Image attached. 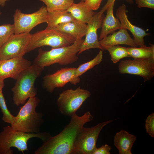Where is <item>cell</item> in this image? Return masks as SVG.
<instances>
[{"instance_id":"1","label":"cell","mask_w":154,"mask_h":154,"mask_svg":"<svg viewBox=\"0 0 154 154\" xmlns=\"http://www.w3.org/2000/svg\"><path fill=\"white\" fill-rule=\"evenodd\" d=\"M70 121L58 134L50 136L42 146L35 151V154H72L77 137L86 123L92 120L93 116L89 112L79 116L76 113Z\"/></svg>"},{"instance_id":"2","label":"cell","mask_w":154,"mask_h":154,"mask_svg":"<svg viewBox=\"0 0 154 154\" xmlns=\"http://www.w3.org/2000/svg\"><path fill=\"white\" fill-rule=\"evenodd\" d=\"M83 40L82 39L77 38L71 45L52 48L48 51L40 48L33 64L44 68L56 63L63 65L73 64L78 59V54Z\"/></svg>"},{"instance_id":"3","label":"cell","mask_w":154,"mask_h":154,"mask_svg":"<svg viewBox=\"0 0 154 154\" xmlns=\"http://www.w3.org/2000/svg\"><path fill=\"white\" fill-rule=\"evenodd\" d=\"M40 102V100L36 96L29 98L15 116L14 122L11 125L12 127L27 133L40 132V127L44 122L43 114L36 111Z\"/></svg>"},{"instance_id":"4","label":"cell","mask_w":154,"mask_h":154,"mask_svg":"<svg viewBox=\"0 0 154 154\" xmlns=\"http://www.w3.org/2000/svg\"><path fill=\"white\" fill-rule=\"evenodd\" d=\"M51 135L47 132L38 133H27L14 129L11 126L4 127L0 132V154H13L11 149L15 147L23 154L28 151L27 143L31 138L37 137L43 142Z\"/></svg>"},{"instance_id":"5","label":"cell","mask_w":154,"mask_h":154,"mask_svg":"<svg viewBox=\"0 0 154 154\" xmlns=\"http://www.w3.org/2000/svg\"><path fill=\"white\" fill-rule=\"evenodd\" d=\"M44 69L32 64L21 73L11 89L13 100L16 106L24 104L28 98L36 96L37 90L34 86L35 83Z\"/></svg>"},{"instance_id":"6","label":"cell","mask_w":154,"mask_h":154,"mask_svg":"<svg viewBox=\"0 0 154 154\" xmlns=\"http://www.w3.org/2000/svg\"><path fill=\"white\" fill-rule=\"evenodd\" d=\"M76 40L73 36L55 28L47 27L45 29L32 34L26 53L43 46H49L52 48L68 46L73 43Z\"/></svg>"},{"instance_id":"7","label":"cell","mask_w":154,"mask_h":154,"mask_svg":"<svg viewBox=\"0 0 154 154\" xmlns=\"http://www.w3.org/2000/svg\"><path fill=\"white\" fill-rule=\"evenodd\" d=\"M91 95L89 90L82 89L80 86L75 90H64L59 94L57 99L58 110L61 114L71 117Z\"/></svg>"},{"instance_id":"8","label":"cell","mask_w":154,"mask_h":154,"mask_svg":"<svg viewBox=\"0 0 154 154\" xmlns=\"http://www.w3.org/2000/svg\"><path fill=\"white\" fill-rule=\"evenodd\" d=\"M116 119L102 122L90 128L83 126L76 140L72 154H93L97 148L96 142L102 129Z\"/></svg>"},{"instance_id":"9","label":"cell","mask_w":154,"mask_h":154,"mask_svg":"<svg viewBox=\"0 0 154 154\" xmlns=\"http://www.w3.org/2000/svg\"><path fill=\"white\" fill-rule=\"evenodd\" d=\"M47 13L46 7L44 6L30 14L23 13L16 9L13 16L14 34L30 33L37 25L46 23Z\"/></svg>"},{"instance_id":"10","label":"cell","mask_w":154,"mask_h":154,"mask_svg":"<svg viewBox=\"0 0 154 154\" xmlns=\"http://www.w3.org/2000/svg\"><path fill=\"white\" fill-rule=\"evenodd\" d=\"M121 74H129L142 77L144 82L150 80L154 76V57L134 58L121 61L118 66Z\"/></svg>"},{"instance_id":"11","label":"cell","mask_w":154,"mask_h":154,"mask_svg":"<svg viewBox=\"0 0 154 154\" xmlns=\"http://www.w3.org/2000/svg\"><path fill=\"white\" fill-rule=\"evenodd\" d=\"M31 36L30 33L12 35L0 48V60L23 57Z\"/></svg>"},{"instance_id":"12","label":"cell","mask_w":154,"mask_h":154,"mask_svg":"<svg viewBox=\"0 0 154 154\" xmlns=\"http://www.w3.org/2000/svg\"><path fill=\"white\" fill-rule=\"evenodd\" d=\"M76 68H62L52 74H47L43 76L42 87L50 93H52L56 88H62L67 83L75 85L74 77Z\"/></svg>"},{"instance_id":"13","label":"cell","mask_w":154,"mask_h":154,"mask_svg":"<svg viewBox=\"0 0 154 154\" xmlns=\"http://www.w3.org/2000/svg\"><path fill=\"white\" fill-rule=\"evenodd\" d=\"M103 13L100 11L95 13L87 23L85 38L81 44L78 55L90 49L96 48L103 50L97 35V31L101 27L102 20L104 17Z\"/></svg>"},{"instance_id":"14","label":"cell","mask_w":154,"mask_h":154,"mask_svg":"<svg viewBox=\"0 0 154 154\" xmlns=\"http://www.w3.org/2000/svg\"><path fill=\"white\" fill-rule=\"evenodd\" d=\"M32 64L30 61L23 57L0 60V79L11 78L16 80L21 73Z\"/></svg>"},{"instance_id":"15","label":"cell","mask_w":154,"mask_h":154,"mask_svg":"<svg viewBox=\"0 0 154 154\" xmlns=\"http://www.w3.org/2000/svg\"><path fill=\"white\" fill-rule=\"evenodd\" d=\"M126 12V6L124 4L119 6L116 10V16L119 20L121 26L128 29L132 34L134 42L137 46H145L144 37L149 35V34L142 28L131 24L128 18Z\"/></svg>"},{"instance_id":"16","label":"cell","mask_w":154,"mask_h":154,"mask_svg":"<svg viewBox=\"0 0 154 154\" xmlns=\"http://www.w3.org/2000/svg\"><path fill=\"white\" fill-rule=\"evenodd\" d=\"M119 30V31L107 35L99 41L102 48L104 46L120 44L126 45L132 47H137L133 39L130 36L127 29L121 26V28Z\"/></svg>"},{"instance_id":"17","label":"cell","mask_w":154,"mask_h":154,"mask_svg":"<svg viewBox=\"0 0 154 154\" xmlns=\"http://www.w3.org/2000/svg\"><path fill=\"white\" fill-rule=\"evenodd\" d=\"M114 3H113L107 8L106 15L103 19L101 27L102 29L98 40H101L110 34H112L121 27L120 22L117 18L113 14Z\"/></svg>"},{"instance_id":"18","label":"cell","mask_w":154,"mask_h":154,"mask_svg":"<svg viewBox=\"0 0 154 154\" xmlns=\"http://www.w3.org/2000/svg\"><path fill=\"white\" fill-rule=\"evenodd\" d=\"M136 140L135 135L122 130L114 135V143L119 154H132L131 150Z\"/></svg>"},{"instance_id":"19","label":"cell","mask_w":154,"mask_h":154,"mask_svg":"<svg viewBox=\"0 0 154 154\" xmlns=\"http://www.w3.org/2000/svg\"><path fill=\"white\" fill-rule=\"evenodd\" d=\"M55 28L60 31L73 36L76 39H82L85 36L87 25L76 20L60 24Z\"/></svg>"},{"instance_id":"20","label":"cell","mask_w":154,"mask_h":154,"mask_svg":"<svg viewBox=\"0 0 154 154\" xmlns=\"http://www.w3.org/2000/svg\"><path fill=\"white\" fill-rule=\"evenodd\" d=\"M66 11L75 19L86 24L89 22L95 13L82 1L78 3H73Z\"/></svg>"},{"instance_id":"21","label":"cell","mask_w":154,"mask_h":154,"mask_svg":"<svg viewBox=\"0 0 154 154\" xmlns=\"http://www.w3.org/2000/svg\"><path fill=\"white\" fill-rule=\"evenodd\" d=\"M76 20L66 11H48L46 17L47 27L56 28L58 25Z\"/></svg>"},{"instance_id":"22","label":"cell","mask_w":154,"mask_h":154,"mask_svg":"<svg viewBox=\"0 0 154 154\" xmlns=\"http://www.w3.org/2000/svg\"><path fill=\"white\" fill-rule=\"evenodd\" d=\"M103 56V51L101 50L97 55L92 60L80 65L76 68L74 79L75 85L80 82V76L95 66L100 64L102 62Z\"/></svg>"},{"instance_id":"23","label":"cell","mask_w":154,"mask_h":154,"mask_svg":"<svg viewBox=\"0 0 154 154\" xmlns=\"http://www.w3.org/2000/svg\"><path fill=\"white\" fill-rule=\"evenodd\" d=\"M127 50L129 57L133 58L154 57V45L153 44L149 46L127 47Z\"/></svg>"},{"instance_id":"24","label":"cell","mask_w":154,"mask_h":154,"mask_svg":"<svg viewBox=\"0 0 154 154\" xmlns=\"http://www.w3.org/2000/svg\"><path fill=\"white\" fill-rule=\"evenodd\" d=\"M46 5L48 12L66 11L74 3V0H39Z\"/></svg>"},{"instance_id":"25","label":"cell","mask_w":154,"mask_h":154,"mask_svg":"<svg viewBox=\"0 0 154 154\" xmlns=\"http://www.w3.org/2000/svg\"><path fill=\"white\" fill-rule=\"evenodd\" d=\"M103 50H107L111 56V60L114 63H116L124 58L129 57L127 48L119 46L114 45L102 47Z\"/></svg>"},{"instance_id":"26","label":"cell","mask_w":154,"mask_h":154,"mask_svg":"<svg viewBox=\"0 0 154 154\" xmlns=\"http://www.w3.org/2000/svg\"><path fill=\"white\" fill-rule=\"evenodd\" d=\"M0 108L3 114V121L11 125L14 122L15 116L11 114L7 108L2 90L0 91Z\"/></svg>"},{"instance_id":"27","label":"cell","mask_w":154,"mask_h":154,"mask_svg":"<svg viewBox=\"0 0 154 154\" xmlns=\"http://www.w3.org/2000/svg\"><path fill=\"white\" fill-rule=\"evenodd\" d=\"M14 34L13 24L0 25V48L12 35Z\"/></svg>"},{"instance_id":"28","label":"cell","mask_w":154,"mask_h":154,"mask_svg":"<svg viewBox=\"0 0 154 154\" xmlns=\"http://www.w3.org/2000/svg\"><path fill=\"white\" fill-rule=\"evenodd\" d=\"M145 128L147 133L151 137H154V113H152L147 117Z\"/></svg>"},{"instance_id":"29","label":"cell","mask_w":154,"mask_h":154,"mask_svg":"<svg viewBox=\"0 0 154 154\" xmlns=\"http://www.w3.org/2000/svg\"><path fill=\"white\" fill-rule=\"evenodd\" d=\"M137 7L139 8H148L154 9V0H136Z\"/></svg>"},{"instance_id":"30","label":"cell","mask_w":154,"mask_h":154,"mask_svg":"<svg viewBox=\"0 0 154 154\" xmlns=\"http://www.w3.org/2000/svg\"><path fill=\"white\" fill-rule=\"evenodd\" d=\"M102 0H85L87 6L92 10H96L99 7Z\"/></svg>"},{"instance_id":"31","label":"cell","mask_w":154,"mask_h":154,"mask_svg":"<svg viewBox=\"0 0 154 154\" xmlns=\"http://www.w3.org/2000/svg\"><path fill=\"white\" fill-rule=\"evenodd\" d=\"M111 147L106 144L98 148H96L93 154H110Z\"/></svg>"},{"instance_id":"32","label":"cell","mask_w":154,"mask_h":154,"mask_svg":"<svg viewBox=\"0 0 154 154\" xmlns=\"http://www.w3.org/2000/svg\"><path fill=\"white\" fill-rule=\"evenodd\" d=\"M116 0H108L107 2L105 5L102 8L100 11L104 13L106 11L108 7L113 3H115ZM129 4L133 3V0H125Z\"/></svg>"},{"instance_id":"33","label":"cell","mask_w":154,"mask_h":154,"mask_svg":"<svg viewBox=\"0 0 154 154\" xmlns=\"http://www.w3.org/2000/svg\"><path fill=\"white\" fill-rule=\"evenodd\" d=\"M5 86L4 80L0 79V91L2 90V89Z\"/></svg>"},{"instance_id":"34","label":"cell","mask_w":154,"mask_h":154,"mask_svg":"<svg viewBox=\"0 0 154 154\" xmlns=\"http://www.w3.org/2000/svg\"><path fill=\"white\" fill-rule=\"evenodd\" d=\"M9 0H0V6L2 7H4L5 5L6 2Z\"/></svg>"},{"instance_id":"35","label":"cell","mask_w":154,"mask_h":154,"mask_svg":"<svg viewBox=\"0 0 154 154\" xmlns=\"http://www.w3.org/2000/svg\"><path fill=\"white\" fill-rule=\"evenodd\" d=\"M1 12H0V15H1Z\"/></svg>"},{"instance_id":"36","label":"cell","mask_w":154,"mask_h":154,"mask_svg":"<svg viewBox=\"0 0 154 154\" xmlns=\"http://www.w3.org/2000/svg\"><path fill=\"white\" fill-rule=\"evenodd\" d=\"M81 1H84L85 0H81Z\"/></svg>"}]
</instances>
